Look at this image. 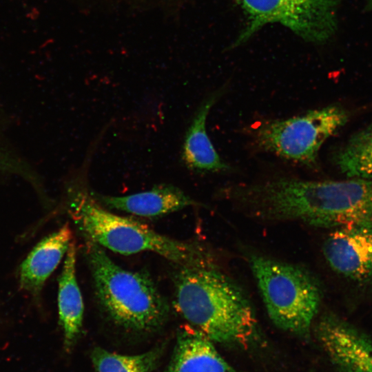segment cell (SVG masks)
I'll use <instances>...</instances> for the list:
<instances>
[{"label":"cell","mask_w":372,"mask_h":372,"mask_svg":"<svg viewBox=\"0 0 372 372\" xmlns=\"http://www.w3.org/2000/svg\"><path fill=\"white\" fill-rule=\"evenodd\" d=\"M165 372H235L221 357L212 341L194 329H184Z\"/></svg>","instance_id":"4fadbf2b"},{"label":"cell","mask_w":372,"mask_h":372,"mask_svg":"<svg viewBox=\"0 0 372 372\" xmlns=\"http://www.w3.org/2000/svg\"><path fill=\"white\" fill-rule=\"evenodd\" d=\"M76 249L72 240L59 278L57 297L59 324L66 350H70L76 342L83 320L84 305L76 276Z\"/></svg>","instance_id":"5bb4252c"},{"label":"cell","mask_w":372,"mask_h":372,"mask_svg":"<svg viewBox=\"0 0 372 372\" xmlns=\"http://www.w3.org/2000/svg\"><path fill=\"white\" fill-rule=\"evenodd\" d=\"M322 254L338 273L359 283L372 282V222L335 228L323 242Z\"/></svg>","instance_id":"ba28073f"},{"label":"cell","mask_w":372,"mask_h":372,"mask_svg":"<svg viewBox=\"0 0 372 372\" xmlns=\"http://www.w3.org/2000/svg\"><path fill=\"white\" fill-rule=\"evenodd\" d=\"M249 214L269 221H298L337 228L372 222V180H307L279 177L223 191Z\"/></svg>","instance_id":"6da1fadb"},{"label":"cell","mask_w":372,"mask_h":372,"mask_svg":"<svg viewBox=\"0 0 372 372\" xmlns=\"http://www.w3.org/2000/svg\"><path fill=\"white\" fill-rule=\"evenodd\" d=\"M223 94V90L215 91L200 105L185 133L183 147L182 161L186 167L202 173L225 172L231 167L220 157L207 132L208 114Z\"/></svg>","instance_id":"7c38bea8"},{"label":"cell","mask_w":372,"mask_h":372,"mask_svg":"<svg viewBox=\"0 0 372 372\" xmlns=\"http://www.w3.org/2000/svg\"><path fill=\"white\" fill-rule=\"evenodd\" d=\"M248 17L237 43L262 25L278 23L309 41L323 43L336 32L338 0H236Z\"/></svg>","instance_id":"52a82bcc"},{"label":"cell","mask_w":372,"mask_h":372,"mask_svg":"<svg viewBox=\"0 0 372 372\" xmlns=\"http://www.w3.org/2000/svg\"><path fill=\"white\" fill-rule=\"evenodd\" d=\"M68 204L69 212L85 239L114 252L129 255L150 251L178 267L215 264L211 254L203 245L171 238L132 218L113 214L83 186L70 187Z\"/></svg>","instance_id":"3957f363"},{"label":"cell","mask_w":372,"mask_h":372,"mask_svg":"<svg viewBox=\"0 0 372 372\" xmlns=\"http://www.w3.org/2000/svg\"><path fill=\"white\" fill-rule=\"evenodd\" d=\"M366 1H367V6L371 10H372V0H366Z\"/></svg>","instance_id":"ac0fdd59"},{"label":"cell","mask_w":372,"mask_h":372,"mask_svg":"<svg viewBox=\"0 0 372 372\" xmlns=\"http://www.w3.org/2000/svg\"><path fill=\"white\" fill-rule=\"evenodd\" d=\"M162 352L161 347H156L142 354L125 355L96 347L91 359L96 372H152Z\"/></svg>","instance_id":"2e32d148"},{"label":"cell","mask_w":372,"mask_h":372,"mask_svg":"<svg viewBox=\"0 0 372 372\" xmlns=\"http://www.w3.org/2000/svg\"><path fill=\"white\" fill-rule=\"evenodd\" d=\"M316 335L339 372H372V339L331 313L320 316Z\"/></svg>","instance_id":"9c48e42d"},{"label":"cell","mask_w":372,"mask_h":372,"mask_svg":"<svg viewBox=\"0 0 372 372\" xmlns=\"http://www.w3.org/2000/svg\"><path fill=\"white\" fill-rule=\"evenodd\" d=\"M0 171L19 175L28 182L32 181L35 177V173L27 164L17 158L14 154H12L1 144H0Z\"/></svg>","instance_id":"e0dca14e"},{"label":"cell","mask_w":372,"mask_h":372,"mask_svg":"<svg viewBox=\"0 0 372 372\" xmlns=\"http://www.w3.org/2000/svg\"><path fill=\"white\" fill-rule=\"evenodd\" d=\"M85 254L97 299L115 324L149 331L165 322L169 305L147 273L121 267L102 247L87 239Z\"/></svg>","instance_id":"277c9868"},{"label":"cell","mask_w":372,"mask_h":372,"mask_svg":"<svg viewBox=\"0 0 372 372\" xmlns=\"http://www.w3.org/2000/svg\"><path fill=\"white\" fill-rule=\"evenodd\" d=\"M72 241V232L68 223L40 240L19 267L21 289L37 298L45 282L67 253Z\"/></svg>","instance_id":"8fae6325"},{"label":"cell","mask_w":372,"mask_h":372,"mask_svg":"<svg viewBox=\"0 0 372 372\" xmlns=\"http://www.w3.org/2000/svg\"><path fill=\"white\" fill-rule=\"evenodd\" d=\"M91 194L104 207L147 218L160 217L199 205L180 188L165 183L125 196L103 195L93 192Z\"/></svg>","instance_id":"30bf717a"},{"label":"cell","mask_w":372,"mask_h":372,"mask_svg":"<svg viewBox=\"0 0 372 372\" xmlns=\"http://www.w3.org/2000/svg\"><path fill=\"white\" fill-rule=\"evenodd\" d=\"M174 289L178 311L211 341L246 344L258 336V321L249 298L216 264L179 267Z\"/></svg>","instance_id":"7a4b0ae2"},{"label":"cell","mask_w":372,"mask_h":372,"mask_svg":"<svg viewBox=\"0 0 372 372\" xmlns=\"http://www.w3.org/2000/svg\"><path fill=\"white\" fill-rule=\"evenodd\" d=\"M335 161L349 178L372 180V123L348 140L337 152Z\"/></svg>","instance_id":"9a60e30c"},{"label":"cell","mask_w":372,"mask_h":372,"mask_svg":"<svg viewBox=\"0 0 372 372\" xmlns=\"http://www.w3.org/2000/svg\"><path fill=\"white\" fill-rule=\"evenodd\" d=\"M249 263L271 322L307 336L322 298L316 278L302 267L262 255H251Z\"/></svg>","instance_id":"5b68a950"},{"label":"cell","mask_w":372,"mask_h":372,"mask_svg":"<svg viewBox=\"0 0 372 372\" xmlns=\"http://www.w3.org/2000/svg\"><path fill=\"white\" fill-rule=\"evenodd\" d=\"M349 116L341 105H333L266 121L256 128L255 141L265 151L313 168L322 144L347 123Z\"/></svg>","instance_id":"8992f818"}]
</instances>
